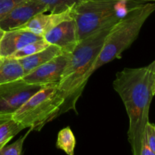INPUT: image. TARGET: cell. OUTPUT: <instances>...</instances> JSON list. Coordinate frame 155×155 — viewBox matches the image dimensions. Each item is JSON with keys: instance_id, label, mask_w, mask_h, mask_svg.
Wrapping results in <instances>:
<instances>
[{"instance_id": "22", "label": "cell", "mask_w": 155, "mask_h": 155, "mask_svg": "<svg viewBox=\"0 0 155 155\" xmlns=\"http://www.w3.org/2000/svg\"><path fill=\"white\" fill-rule=\"evenodd\" d=\"M148 67L149 68H151V70H153V71H155V60L153 61L150 64H148Z\"/></svg>"}, {"instance_id": "12", "label": "cell", "mask_w": 155, "mask_h": 155, "mask_svg": "<svg viewBox=\"0 0 155 155\" xmlns=\"http://www.w3.org/2000/svg\"><path fill=\"white\" fill-rule=\"evenodd\" d=\"M62 53L64 52L58 47L54 45H50L46 48L36 53V54L19 59L18 61L22 66L23 70L24 71V75H26L28 73L31 72L32 71L37 68L38 67L44 64L46 62L51 61V59L61 54Z\"/></svg>"}, {"instance_id": "17", "label": "cell", "mask_w": 155, "mask_h": 155, "mask_svg": "<svg viewBox=\"0 0 155 155\" xmlns=\"http://www.w3.org/2000/svg\"><path fill=\"white\" fill-rule=\"evenodd\" d=\"M48 7V12L59 13L74 6L79 0H39Z\"/></svg>"}, {"instance_id": "18", "label": "cell", "mask_w": 155, "mask_h": 155, "mask_svg": "<svg viewBox=\"0 0 155 155\" xmlns=\"http://www.w3.org/2000/svg\"><path fill=\"white\" fill-rule=\"evenodd\" d=\"M30 132H31V130H29V131L24 136H21L15 142H13L11 145H5L3 148L0 149V155H22L24 141Z\"/></svg>"}, {"instance_id": "14", "label": "cell", "mask_w": 155, "mask_h": 155, "mask_svg": "<svg viewBox=\"0 0 155 155\" xmlns=\"http://www.w3.org/2000/svg\"><path fill=\"white\" fill-rule=\"evenodd\" d=\"M23 130L24 127L13 119L12 114H0V149Z\"/></svg>"}, {"instance_id": "15", "label": "cell", "mask_w": 155, "mask_h": 155, "mask_svg": "<svg viewBox=\"0 0 155 155\" xmlns=\"http://www.w3.org/2000/svg\"><path fill=\"white\" fill-rule=\"evenodd\" d=\"M76 146V139L70 127L60 130L58 134L56 147L64 151L68 155H74Z\"/></svg>"}, {"instance_id": "24", "label": "cell", "mask_w": 155, "mask_h": 155, "mask_svg": "<svg viewBox=\"0 0 155 155\" xmlns=\"http://www.w3.org/2000/svg\"><path fill=\"white\" fill-rule=\"evenodd\" d=\"M141 2H155V0H139Z\"/></svg>"}, {"instance_id": "23", "label": "cell", "mask_w": 155, "mask_h": 155, "mask_svg": "<svg viewBox=\"0 0 155 155\" xmlns=\"http://www.w3.org/2000/svg\"><path fill=\"white\" fill-rule=\"evenodd\" d=\"M4 33H5V30H2V29L1 27H0V41H1L2 38V36H3V35H4Z\"/></svg>"}, {"instance_id": "5", "label": "cell", "mask_w": 155, "mask_h": 155, "mask_svg": "<svg viewBox=\"0 0 155 155\" xmlns=\"http://www.w3.org/2000/svg\"><path fill=\"white\" fill-rule=\"evenodd\" d=\"M64 97L58 85L41 88L12 114L24 129L39 131L48 123L59 117Z\"/></svg>"}, {"instance_id": "13", "label": "cell", "mask_w": 155, "mask_h": 155, "mask_svg": "<svg viewBox=\"0 0 155 155\" xmlns=\"http://www.w3.org/2000/svg\"><path fill=\"white\" fill-rule=\"evenodd\" d=\"M24 76V71L18 59L3 58L0 64V85L21 80Z\"/></svg>"}, {"instance_id": "27", "label": "cell", "mask_w": 155, "mask_h": 155, "mask_svg": "<svg viewBox=\"0 0 155 155\" xmlns=\"http://www.w3.org/2000/svg\"><path fill=\"white\" fill-rule=\"evenodd\" d=\"M83 1H85V0H83ZM138 1H139V0H138Z\"/></svg>"}, {"instance_id": "10", "label": "cell", "mask_w": 155, "mask_h": 155, "mask_svg": "<svg viewBox=\"0 0 155 155\" xmlns=\"http://www.w3.org/2000/svg\"><path fill=\"white\" fill-rule=\"evenodd\" d=\"M73 7L74 6L59 13L49 12V14H45L44 12L38 14L18 28L24 29L43 37L45 33L57 27L61 23L73 19Z\"/></svg>"}, {"instance_id": "19", "label": "cell", "mask_w": 155, "mask_h": 155, "mask_svg": "<svg viewBox=\"0 0 155 155\" xmlns=\"http://www.w3.org/2000/svg\"><path fill=\"white\" fill-rule=\"evenodd\" d=\"M144 139L148 148L155 153V124L148 122L145 129Z\"/></svg>"}, {"instance_id": "16", "label": "cell", "mask_w": 155, "mask_h": 155, "mask_svg": "<svg viewBox=\"0 0 155 155\" xmlns=\"http://www.w3.org/2000/svg\"><path fill=\"white\" fill-rule=\"evenodd\" d=\"M50 44L47 42L44 39H39V40L35 41V42H32L30 43L27 44V45H24L23 48L17 51L16 52L14 53L11 57V58L14 59H19L24 58L27 57V56L32 55L33 54L39 52V51H42V50L45 49L47 47H48Z\"/></svg>"}, {"instance_id": "8", "label": "cell", "mask_w": 155, "mask_h": 155, "mask_svg": "<svg viewBox=\"0 0 155 155\" xmlns=\"http://www.w3.org/2000/svg\"><path fill=\"white\" fill-rule=\"evenodd\" d=\"M48 12V7L39 0H25L13 8L0 21V27L5 31L19 27L35 15Z\"/></svg>"}, {"instance_id": "1", "label": "cell", "mask_w": 155, "mask_h": 155, "mask_svg": "<svg viewBox=\"0 0 155 155\" xmlns=\"http://www.w3.org/2000/svg\"><path fill=\"white\" fill-rule=\"evenodd\" d=\"M113 88L122 99L128 115L127 134L133 155H139L155 95V71L148 66L124 68L116 74Z\"/></svg>"}, {"instance_id": "4", "label": "cell", "mask_w": 155, "mask_h": 155, "mask_svg": "<svg viewBox=\"0 0 155 155\" xmlns=\"http://www.w3.org/2000/svg\"><path fill=\"white\" fill-rule=\"evenodd\" d=\"M144 3L138 0H85L73 7L72 15L79 42L99 29L116 24L135 6Z\"/></svg>"}, {"instance_id": "21", "label": "cell", "mask_w": 155, "mask_h": 155, "mask_svg": "<svg viewBox=\"0 0 155 155\" xmlns=\"http://www.w3.org/2000/svg\"><path fill=\"white\" fill-rule=\"evenodd\" d=\"M139 155H155V153L153 152V151L148 148L146 142H145V139H144L143 145H142V149H141L140 154H139Z\"/></svg>"}, {"instance_id": "11", "label": "cell", "mask_w": 155, "mask_h": 155, "mask_svg": "<svg viewBox=\"0 0 155 155\" xmlns=\"http://www.w3.org/2000/svg\"><path fill=\"white\" fill-rule=\"evenodd\" d=\"M43 39L24 29H12L5 31L0 41V56L2 58H9L15 52L32 42Z\"/></svg>"}, {"instance_id": "2", "label": "cell", "mask_w": 155, "mask_h": 155, "mask_svg": "<svg viewBox=\"0 0 155 155\" xmlns=\"http://www.w3.org/2000/svg\"><path fill=\"white\" fill-rule=\"evenodd\" d=\"M114 24H108L80 41L74 51L70 54L58 86L64 97V102L61 107L59 116L70 110L77 112L76 104L91 77L92 68Z\"/></svg>"}, {"instance_id": "9", "label": "cell", "mask_w": 155, "mask_h": 155, "mask_svg": "<svg viewBox=\"0 0 155 155\" xmlns=\"http://www.w3.org/2000/svg\"><path fill=\"white\" fill-rule=\"evenodd\" d=\"M43 39L50 45L58 47L64 53H72L79 43L74 18L61 23L45 33Z\"/></svg>"}, {"instance_id": "6", "label": "cell", "mask_w": 155, "mask_h": 155, "mask_svg": "<svg viewBox=\"0 0 155 155\" xmlns=\"http://www.w3.org/2000/svg\"><path fill=\"white\" fill-rule=\"evenodd\" d=\"M21 80L0 85V114H13L41 88Z\"/></svg>"}, {"instance_id": "3", "label": "cell", "mask_w": 155, "mask_h": 155, "mask_svg": "<svg viewBox=\"0 0 155 155\" xmlns=\"http://www.w3.org/2000/svg\"><path fill=\"white\" fill-rule=\"evenodd\" d=\"M154 11V3H142L133 7L126 16L114 24L92 68L91 76L106 64L121 58L123 52L137 39L143 24Z\"/></svg>"}, {"instance_id": "26", "label": "cell", "mask_w": 155, "mask_h": 155, "mask_svg": "<svg viewBox=\"0 0 155 155\" xmlns=\"http://www.w3.org/2000/svg\"><path fill=\"white\" fill-rule=\"evenodd\" d=\"M79 1H80V2H81V1H83V0H79Z\"/></svg>"}, {"instance_id": "20", "label": "cell", "mask_w": 155, "mask_h": 155, "mask_svg": "<svg viewBox=\"0 0 155 155\" xmlns=\"http://www.w3.org/2000/svg\"><path fill=\"white\" fill-rule=\"evenodd\" d=\"M25 0H0V21L15 6Z\"/></svg>"}, {"instance_id": "25", "label": "cell", "mask_w": 155, "mask_h": 155, "mask_svg": "<svg viewBox=\"0 0 155 155\" xmlns=\"http://www.w3.org/2000/svg\"><path fill=\"white\" fill-rule=\"evenodd\" d=\"M2 61H3V58L1 57V56H0V64H2Z\"/></svg>"}, {"instance_id": "7", "label": "cell", "mask_w": 155, "mask_h": 155, "mask_svg": "<svg viewBox=\"0 0 155 155\" xmlns=\"http://www.w3.org/2000/svg\"><path fill=\"white\" fill-rule=\"evenodd\" d=\"M70 54L71 53H62L24 75L21 79L29 84L42 86H58Z\"/></svg>"}]
</instances>
